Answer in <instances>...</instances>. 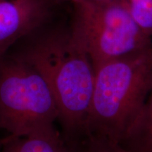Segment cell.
<instances>
[{"label":"cell","instance_id":"cell-5","mask_svg":"<svg viewBox=\"0 0 152 152\" xmlns=\"http://www.w3.org/2000/svg\"><path fill=\"white\" fill-rule=\"evenodd\" d=\"M51 0H0V58L40 28Z\"/></svg>","mask_w":152,"mask_h":152},{"label":"cell","instance_id":"cell-9","mask_svg":"<svg viewBox=\"0 0 152 152\" xmlns=\"http://www.w3.org/2000/svg\"><path fill=\"white\" fill-rule=\"evenodd\" d=\"M80 147L81 152H130L121 144L94 135H87Z\"/></svg>","mask_w":152,"mask_h":152},{"label":"cell","instance_id":"cell-7","mask_svg":"<svg viewBox=\"0 0 152 152\" xmlns=\"http://www.w3.org/2000/svg\"><path fill=\"white\" fill-rule=\"evenodd\" d=\"M121 144L130 152H152V90Z\"/></svg>","mask_w":152,"mask_h":152},{"label":"cell","instance_id":"cell-6","mask_svg":"<svg viewBox=\"0 0 152 152\" xmlns=\"http://www.w3.org/2000/svg\"><path fill=\"white\" fill-rule=\"evenodd\" d=\"M0 152H81L80 145L56 128L25 136H11L1 143Z\"/></svg>","mask_w":152,"mask_h":152},{"label":"cell","instance_id":"cell-3","mask_svg":"<svg viewBox=\"0 0 152 152\" xmlns=\"http://www.w3.org/2000/svg\"><path fill=\"white\" fill-rule=\"evenodd\" d=\"M58 111L48 83L29 62L10 50L0 58V129L19 137L51 130Z\"/></svg>","mask_w":152,"mask_h":152},{"label":"cell","instance_id":"cell-4","mask_svg":"<svg viewBox=\"0 0 152 152\" xmlns=\"http://www.w3.org/2000/svg\"><path fill=\"white\" fill-rule=\"evenodd\" d=\"M74 6L70 34L90 58L94 69L152 46V37L142 31L123 0Z\"/></svg>","mask_w":152,"mask_h":152},{"label":"cell","instance_id":"cell-1","mask_svg":"<svg viewBox=\"0 0 152 152\" xmlns=\"http://www.w3.org/2000/svg\"><path fill=\"white\" fill-rule=\"evenodd\" d=\"M14 52L37 68L46 80L56 102L64 136L74 143L83 140L86 135L94 70L70 32L45 34Z\"/></svg>","mask_w":152,"mask_h":152},{"label":"cell","instance_id":"cell-2","mask_svg":"<svg viewBox=\"0 0 152 152\" xmlns=\"http://www.w3.org/2000/svg\"><path fill=\"white\" fill-rule=\"evenodd\" d=\"M86 135L121 144L152 90V46L94 68Z\"/></svg>","mask_w":152,"mask_h":152},{"label":"cell","instance_id":"cell-8","mask_svg":"<svg viewBox=\"0 0 152 152\" xmlns=\"http://www.w3.org/2000/svg\"><path fill=\"white\" fill-rule=\"evenodd\" d=\"M144 33L152 37V0H123Z\"/></svg>","mask_w":152,"mask_h":152},{"label":"cell","instance_id":"cell-10","mask_svg":"<svg viewBox=\"0 0 152 152\" xmlns=\"http://www.w3.org/2000/svg\"><path fill=\"white\" fill-rule=\"evenodd\" d=\"M52 2H58V1H68L73 4V5L80 4L85 3H94L99 2V1H106V0H51Z\"/></svg>","mask_w":152,"mask_h":152}]
</instances>
